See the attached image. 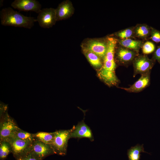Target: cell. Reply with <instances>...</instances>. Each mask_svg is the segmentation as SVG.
<instances>
[{"instance_id": "13", "label": "cell", "mask_w": 160, "mask_h": 160, "mask_svg": "<svg viewBox=\"0 0 160 160\" xmlns=\"http://www.w3.org/2000/svg\"><path fill=\"white\" fill-rule=\"evenodd\" d=\"M137 52L126 48L121 47L116 52V56L119 62L123 65H126L133 61L138 55Z\"/></svg>"}, {"instance_id": "21", "label": "cell", "mask_w": 160, "mask_h": 160, "mask_svg": "<svg viewBox=\"0 0 160 160\" xmlns=\"http://www.w3.org/2000/svg\"><path fill=\"white\" fill-rule=\"evenodd\" d=\"M155 49V46L152 42L147 41L145 42L142 47V52L145 55L153 52Z\"/></svg>"}, {"instance_id": "1", "label": "cell", "mask_w": 160, "mask_h": 160, "mask_svg": "<svg viewBox=\"0 0 160 160\" xmlns=\"http://www.w3.org/2000/svg\"><path fill=\"white\" fill-rule=\"evenodd\" d=\"M1 24L4 26L31 29L36 20L14 10L10 7L2 9L0 12Z\"/></svg>"}, {"instance_id": "9", "label": "cell", "mask_w": 160, "mask_h": 160, "mask_svg": "<svg viewBox=\"0 0 160 160\" xmlns=\"http://www.w3.org/2000/svg\"><path fill=\"white\" fill-rule=\"evenodd\" d=\"M150 72L149 71L141 75L140 78L129 87L120 88L127 92L138 93L148 87L150 83Z\"/></svg>"}, {"instance_id": "26", "label": "cell", "mask_w": 160, "mask_h": 160, "mask_svg": "<svg viewBox=\"0 0 160 160\" xmlns=\"http://www.w3.org/2000/svg\"></svg>"}, {"instance_id": "16", "label": "cell", "mask_w": 160, "mask_h": 160, "mask_svg": "<svg viewBox=\"0 0 160 160\" xmlns=\"http://www.w3.org/2000/svg\"><path fill=\"white\" fill-rule=\"evenodd\" d=\"M84 53L90 63L94 67L101 68L103 64L100 57L93 52L85 48H83Z\"/></svg>"}, {"instance_id": "5", "label": "cell", "mask_w": 160, "mask_h": 160, "mask_svg": "<svg viewBox=\"0 0 160 160\" xmlns=\"http://www.w3.org/2000/svg\"><path fill=\"white\" fill-rule=\"evenodd\" d=\"M154 64V60L150 59L145 55H138L133 61V77L138 74L141 75L151 71Z\"/></svg>"}, {"instance_id": "18", "label": "cell", "mask_w": 160, "mask_h": 160, "mask_svg": "<svg viewBox=\"0 0 160 160\" xmlns=\"http://www.w3.org/2000/svg\"><path fill=\"white\" fill-rule=\"evenodd\" d=\"M10 137H14L31 142H33L35 140L33 134L24 131L20 128L16 131Z\"/></svg>"}, {"instance_id": "20", "label": "cell", "mask_w": 160, "mask_h": 160, "mask_svg": "<svg viewBox=\"0 0 160 160\" xmlns=\"http://www.w3.org/2000/svg\"><path fill=\"white\" fill-rule=\"evenodd\" d=\"M135 33L140 38H145L150 34L151 31L149 28L145 25H140L135 29Z\"/></svg>"}, {"instance_id": "6", "label": "cell", "mask_w": 160, "mask_h": 160, "mask_svg": "<svg viewBox=\"0 0 160 160\" xmlns=\"http://www.w3.org/2000/svg\"><path fill=\"white\" fill-rule=\"evenodd\" d=\"M36 20L41 27L45 28H51L57 21L55 9L49 8L41 9L38 13Z\"/></svg>"}, {"instance_id": "3", "label": "cell", "mask_w": 160, "mask_h": 160, "mask_svg": "<svg viewBox=\"0 0 160 160\" xmlns=\"http://www.w3.org/2000/svg\"><path fill=\"white\" fill-rule=\"evenodd\" d=\"M6 141L10 143L12 153L16 160L22 159L31 151L32 142L14 137H10Z\"/></svg>"}, {"instance_id": "10", "label": "cell", "mask_w": 160, "mask_h": 160, "mask_svg": "<svg viewBox=\"0 0 160 160\" xmlns=\"http://www.w3.org/2000/svg\"><path fill=\"white\" fill-rule=\"evenodd\" d=\"M87 138L91 141L94 140V137L89 127L82 121L75 126L71 135V138Z\"/></svg>"}, {"instance_id": "15", "label": "cell", "mask_w": 160, "mask_h": 160, "mask_svg": "<svg viewBox=\"0 0 160 160\" xmlns=\"http://www.w3.org/2000/svg\"><path fill=\"white\" fill-rule=\"evenodd\" d=\"M35 140L40 141L43 143L51 145L53 143L55 137V132H38L33 134Z\"/></svg>"}, {"instance_id": "17", "label": "cell", "mask_w": 160, "mask_h": 160, "mask_svg": "<svg viewBox=\"0 0 160 160\" xmlns=\"http://www.w3.org/2000/svg\"><path fill=\"white\" fill-rule=\"evenodd\" d=\"M120 44L123 47L137 52L142 45V42L139 40L128 39L119 41Z\"/></svg>"}, {"instance_id": "23", "label": "cell", "mask_w": 160, "mask_h": 160, "mask_svg": "<svg viewBox=\"0 0 160 160\" xmlns=\"http://www.w3.org/2000/svg\"><path fill=\"white\" fill-rule=\"evenodd\" d=\"M151 38L156 43L160 42V32L153 29L151 32Z\"/></svg>"}, {"instance_id": "12", "label": "cell", "mask_w": 160, "mask_h": 160, "mask_svg": "<svg viewBox=\"0 0 160 160\" xmlns=\"http://www.w3.org/2000/svg\"><path fill=\"white\" fill-rule=\"evenodd\" d=\"M73 7L71 2L69 0L63 1L55 9L57 21L67 19L72 14Z\"/></svg>"}, {"instance_id": "8", "label": "cell", "mask_w": 160, "mask_h": 160, "mask_svg": "<svg viewBox=\"0 0 160 160\" xmlns=\"http://www.w3.org/2000/svg\"><path fill=\"white\" fill-rule=\"evenodd\" d=\"M31 151L41 160L48 156L55 154L51 145L36 140L32 142Z\"/></svg>"}, {"instance_id": "14", "label": "cell", "mask_w": 160, "mask_h": 160, "mask_svg": "<svg viewBox=\"0 0 160 160\" xmlns=\"http://www.w3.org/2000/svg\"><path fill=\"white\" fill-rule=\"evenodd\" d=\"M142 153L150 154L144 151L143 144H137L135 146L131 147L127 150V154L129 160H140Z\"/></svg>"}, {"instance_id": "11", "label": "cell", "mask_w": 160, "mask_h": 160, "mask_svg": "<svg viewBox=\"0 0 160 160\" xmlns=\"http://www.w3.org/2000/svg\"><path fill=\"white\" fill-rule=\"evenodd\" d=\"M104 58L107 50V44L103 41L92 39L88 41L83 47Z\"/></svg>"}, {"instance_id": "25", "label": "cell", "mask_w": 160, "mask_h": 160, "mask_svg": "<svg viewBox=\"0 0 160 160\" xmlns=\"http://www.w3.org/2000/svg\"><path fill=\"white\" fill-rule=\"evenodd\" d=\"M153 59L160 63V47L158 48L154 53Z\"/></svg>"}, {"instance_id": "24", "label": "cell", "mask_w": 160, "mask_h": 160, "mask_svg": "<svg viewBox=\"0 0 160 160\" xmlns=\"http://www.w3.org/2000/svg\"><path fill=\"white\" fill-rule=\"evenodd\" d=\"M19 160H41L32 151L22 159Z\"/></svg>"}, {"instance_id": "7", "label": "cell", "mask_w": 160, "mask_h": 160, "mask_svg": "<svg viewBox=\"0 0 160 160\" xmlns=\"http://www.w3.org/2000/svg\"><path fill=\"white\" fill-rule=\"evenodd\" d=\"M11 6L20 11H33L37 13L41 9V4L36 0H15Z\"/></svg>"}, {"instance_id": "19", "label": "cell", "mask_w": 160, "mask_h": 160, "mask_svg": "<svg viewBox=\"0 0 160 160\" xmlns=\"http://www.w3.org/2000/svg\"><path fill=\"white\" fill-rule=\"evenodd\" d=\"M11 152L12 149L9 143L6 140L0 141V160H4Z\"/></svg>"}, {"instance_id": "2", "label": "cell", "mask_w": 160, "mask_h": 160, "mask_svg": "<svg viewBox=\"0 0 160 160\" xmlns=\"http://www.w3.org/2000/svg\"><path fill=\"white\" fill-rule=\"evenodd\" d=\"M75 127L73 126L69 129L61 130L55 132L54 141L51 145L55 154L62 156L66 154L68 140L71 138V133Z\"/></svg>"}, {"instance_id": "22", "label": "cell", "mask_w": 160, "mask_h": 160, "mask_svg": "<svg viewBox=\"0 0 160 160\" xmlns=\"http://www.w3.org/2000/svg\"><path fill=\"white\" fill-rule=\"evenodd\" d=\"M133 34V31L132 29L127 28L119 32L117 34V36L122 40H123L129 39Z\"/></svg>"}, {"instance_id": "4", "label": "cell", "mask_w": 160, "mask_h": 160, "mask_svg": "<svg viewBox=\"0 0 160 160\" xmlns=\"http://www.w3.org/2000/svg\"><path fill=\"white\" fill-rule=\"evenodd\" d=\"M0 141L6 140L20 128L7 112L0 115Z\"/></svg>"}]
</instances>
